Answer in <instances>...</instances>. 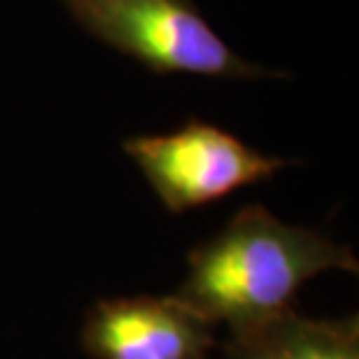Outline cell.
Listing matches in <instances>:
<instances>
[{
  "instance_id": "obj_4",
  "label": "cell",
  "mask_w": 359,
  "mask_h": 359,
  "mask_svg": "<svg viewBox=\"0 0 359 359\" xmlns=\"http://www.w3.org/2000/svg\"><path fill=\"white\" fill-rule=\"evenodd\" d=\"M82 343L93 359H208L215 327L173 294L105 299L87 313Z\"/></svg>"
},
{
  "instance_id": "obj_3",
  "label": "cell",
  "mask_w": 359,
  "mask_h": 359,
  "mask_svg": "<svg viewBox=\"0 0 359 359\" xmlns=\"http://www.w3.org/2000/svg\"><path fill=\"white\" fill-rule=\"evenodd\" d=\"M121 147L173 215L264 182L292 163L264 154L203 119H189L170 133L133 135Z\"/></svg>"
},
{
  "instance_id": "obj_5",
  "label": "cell",
  "mask_w": 359,
  "mask_h": 359,
  "mask_svg": "<svg viewBox=\"0 0 359 359\" xmlns=\"http://www.w3.org/2000/svg\"><path fill=\"white\" fill-rule=\"evenodd\" d=\"M224 359H359V322L313 320L297 311L231 332Z\"/></svg>"
},
{
  "instance_id": "obj_1",
  "label": "cell",
  "mask_w": 359,
  "mask_h": 359,
  "mask_svg": "<svg viewBox=\"0 0 359 359\" xmlns=\"http://www.w3.org/2000/svg\"><path fill=\"white\" fill-rule=\"evenodd\" d=\"M357 269L350 248L250 203L191 250L173 297L231 334L294 311L299 290L322 273Z\"/></svg>"
},
{
  "instance_id": "obj_2",
  "label": "cell",
  "mask_w": 359,
  "mask_h": 359,
  "mask_svg": "<svg viewBox=\"0 0 359 359\" xmlns=\"http://www.w3.org/2000/svg\"><path fill=\"white\" fill-rule=\"evenodd\" d=\"M84 31L154 75L212 80L285 77L236 54L194 0H61Z\"/></svg>"
}]
</instances>
